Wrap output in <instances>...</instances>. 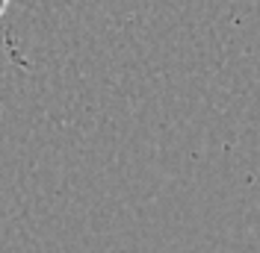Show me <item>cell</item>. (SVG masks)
<instances>
[{
  "mask_svg": "<svg viewBox=\"0 0 260 253\" xmlns=\"http://www.w3.org/2000/svg\"><path fill=\"white\" fill-rule=\"evenodd\" d=\"M9 9V0H0V18H3V12Z\"/></svg>",
  "mask_w": 260,
  "mask_h": 253,
  "instance_id": "obj_1",
  "label": "cell"
}]
</instances>
